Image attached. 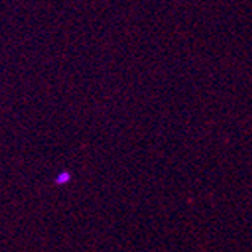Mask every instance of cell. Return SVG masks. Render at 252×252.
<instances>
[{"label":"cell","instance_id":"cell-1","mask_svg":"<svg viewBox=\"0 0 252 252\" xmlns=\"http://www.w3.org/2000/svg\"><path fill=\"white\" fill-rule=\"evenodd\" d=\"M68 178H70V174H62V175H58V178H56V183H63V181H66Z\"/></svg>","mask_w":252,"mask_h":252}]
</instances>
